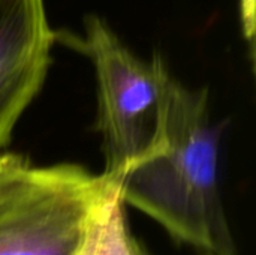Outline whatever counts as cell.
<instances>
[{
  "instance_id": "obj_5",
  "label": "cell",
  "mask_w": 256,
  "mask_h": 255,
  "mask_svg": "<svg viewBox=\"0 0 256 255\" xmlns=\"http://www.w3.org/2000/svg\"><path fill=\"white\" fill-rule=\"evenodd\" d=\"M76 255H148L130 231L117 180L94 212Z\"/></svg>"
},
{
  "instance_id": "obj_6",
  "label": "cell",
  "mask_w": 256,
  "mask_h": 255,
  "mask_svg": "<svg viewBox=\"0 0 256 255\" xmlns=\"http://www.w3.org/2000/svg\"><path fill=\"white\" fill-rule=\"evenodd\" d=\"M32 162L18 153H0V203L10 195L24 179Z\"/></svg>"
},
{
  "instance_id": "obj_4",
  "label": "cell",
  "mask_w": 256,
  "mask_h": 255,
  "mask_svg": "<svg viewBox=\"0 0 256 255\" xmlns=\"http://www.w3.org/2000/svg\"><path fill=\"white\" fill-rule=\"evenodd\" d=\"M54 42L44 0H0V149L42 90Z\"/></svg>"
},
{
  "instance_id": "obj_7",
  "label": "cell",
  "mask_w": 256,
  "mask_h": 255,
  "mask_svg": "<svg viewBox=\"0 0 256 255\" xmlns=\"http://www.w3.org/2000/svg\"><path fill=\"white\" fill-rule=\"evenodd\" d=\"M200 255H212V254H207V252H200Z\"/></svg>"
},
{
  "instance_id": "obj_1",
  "label": "cell",
  "mask_w": 256,
  "mask_h": 255,
  "mask_svg": "<svg viewBox=\"0 0 256 255\" xmlns=\"http://www.w3.org/2000/svg\"><path fill=\"white\" fill-rule=\"evenodd\" d=\"M222 129L212 117L208 90L174 78L159 147L117 180L132 206L177 242L212 255H237L220 189Z\"/></svg>"
},
{
  "instance_id": "obj_2",
  "label": "cell",
  "mask_w": 256,
  "mask_h": 255,
  "mask_svg": "<svg viewBox=\"0 0 256 255\" xmlns=\"http://www.w3.org/2000/svg\"><path fill=\"white\" fill-rule=\"evenodd\" d=\"M54 41L84 54L94 68L102 173L118 177L159 147L174 77L160 54L140 59L96 14L86 15L82 35L54 30Z\"/></svg>"
},
{
  "instance_id": "obj_3",
  "label": "cell",
  "mask_w": 256,
  "mask_h": 255,
  "mask_svg": "<svg viewBox=\"0 0 256 255\" xmlns=\"http://www.w3.org/2000/svg\"><path fill=\"white\" fill-rule=\"evenodd\" d=\"M114 183L75 162L32 164L0 203V255H76Z\"/></svg>"
}]
</instances>
